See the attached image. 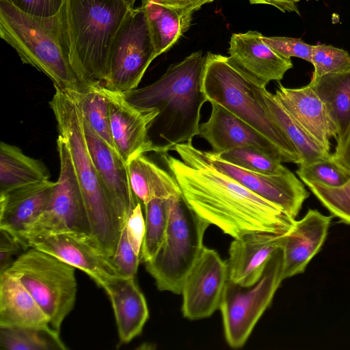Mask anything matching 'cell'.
Listing matches in <instances>:
<instances>
[{
    "instance_id": "obj_25",
    "label": "cell",
    "mask_w": 350,
    "mask_h": 350,
    "mask_svg": "<svg viewBox=\"0 0 350 350\" xmlns=\"http://www.w3.org/2000/svg\"><path fill=\"white\" fill-rule=\"evenodd\" d=\"M127 168L132 191L143 205L154 198H173L182 196L173 175L144 154L131 159L127 163Z\"/></svg>"
},
{
    "instance_id": "obj_13",
    "label": "cell",
    "mask_w": 350,
    "mask_h": 350,
    "mask_svg": "<svg viewBox=\"0 0 350 350\" xmlns=\"http://www.w3.org/2000/svg\"><path fill=\"white\" fill-rule=\"evenodd\" d=\"M25 240L29 247L46 252L82 270L101 288L111 279L122 276L112 258L91 236L64 232L30 236Z\"/></svg>"
},
{
    "instance_id": "obj_44",
    "label": "cell",
    "mask_w": 350,
    "mask_h": 350,
    "mask_svg": "<svg viewBox=\"0 0 350 350\" xmlns=\"http://www.w3.org/2000/svg\"><path fill=\"white\" fill-rule=\"evenodd\" d=\"M251 4H266L273 6L282 12H295L300 15L298 3L301 0H248Z\"/></svg>"
},
{
    "instance_id": "obj_33",
    "label": "cell",
    "mask_w": 350,
    "mask_h": 350,
    "mask_svg": "<svg viewBox=\"0 0 350 350\" xmlns=\"http://www.w3.org/2000/svg\"><path fill=\"white\" fill-rule=\"evenodd\" d=\"M217 154L234 165L257 173L274 175L288 170L280 160L254 146L238 147Z\"/></svg>"
},
{
    "instance_id": "obj_1",
    "label": "cell",
    "mask_w": 350,
    "mask_h": 350,
    "mask_svg": "<svg viewBox=\"0 0 350 350\" xmlns=\"http://www.w3.org/2000/svg\"><path fill=\"white\" fill-rule=\"evenodd\" d=\"M180 160L161 154L187 205L210 224L237 238L252 231L286 234L295 219L200 158L190 143L176 145Z\"/></svg>"
},
{
    "instance_id": "obj_9",
    "label": "cell",
    "mask_w": 350,
    "mask_h": 350,
    "mask_svg": "<svg viewBox=\"0 0 350 350\" xmlns=\"http://www.w3.org/2000/svg\"><path fill=\"white\" fill-rule=\"evenodd\" d=\"M283 250L278 247L267 262L260 278L250 286L228 280L219 310L226 340L232 348L243 347L266 309L283 278Z\"/></svg>"
},
{
    "instance_id": "obj_28",
    "label": "cell",
    "mask_w": 350,
    "mask_h": 350,
    "mask_svg": "<svg viewBox=\"0 0 350 350\" xmlns=\"http://www.w3.org/2000/svg\"><path fill=\"white\" fill-rule=\"evenodd\" d=\"M156 55L168 51L188 29L191 18L154 0H142Z\"/></svg>"
},
{
    "instance_id": "obj_19",
    "label": "cell",
    "mask_w": 350,
    "mask_h": 350,
    "mask_svg": "<svg viewBox=\"0 0 350 350\" xmlns=\"http://www.w3.org/2000/svg\"><path fill=\"white\" fill-rule=\"evenodd\" d=\"M286 234L252 231L234 238L227 261L228 280L242 286L255 283L273 254L282 246Z\"/></svg>"
},
{
    "instance_id": "obj_40",
    "label": "cell",
    "mask_w": 350,
    "mask_h": 350,
    "mask_svg": "<svg viewBox=\"0 0 350 350\" xmlns=\"http://www.w3.org/2000/svg\"><path fill=\"white\" fill-rule=\"evenodd\" d=\"M142 204L138 200L129 215L125 224L129 243L135 252L139 256L141 254L146 228Z\"/></svg>"
},
{
    "instance_id": "obj_36",
    "label": "cell",
    "mask_w": 350,
    "mask_h": 350,
    "mask_svg": "<svg viewBox=\"0 0 350 350\" xmlns=\"http://www.w3.org/2000/svg\"><path fill=\"white\" fill-rule=\"evenodd\" d=\"M310 63L314 66L312 79L342 72L350 68V55L342 49L324 44L313 45Z\"/></svg>"
},
{
    "instance_id": "obj_8",
    "label": "cell",
    "mask_w": 350,
    "mask_h": 350,
    "mask_svg": "<svg viewBox=\"0 0 350 350\" xmlns=\"http://www.w3.org/2000/svg\"><path fill=\"white\" fill-rule=\"evenodd\" d=\"M75 269L51 254L29 247L5 271L23 284L48 317L50 326L59 332L75 306Z\"/></svg>"
},
{
    "instance_id": "obj_41",
    "label": "cell",
    "mask_w": 350,
    "mask_h": 350,
    "mask_svg": "<svg viewBox=\"0 0 350 350\" xmlns=\"http://www.w3.org/2000/svg\"><path fill=\"white\" fill-rule=\"evenodd\" d=\"M20 10L38 16L57 14L65 0H7Z\"/></svg>"
},
{
    "instance_id": "obj_18",
    "label": "cell",
    "mask_w": 350,
    "mask_h": 350,
    "mask_svg": "<svg viewBox=\"0 0 350 350\" xmlns=\"http://www.w3.org/2000/svg\"><path fill=\"white\" fill-rule=\"evenodd\" d=\"M208 120L200 126V137L217 154L241 146H254L284 163L275 146L266 137L222 106L211 103Z\"/></svg>"
},
{
    "instance_id": "obj_14",
    "label": "cell",
    "mask_w": 350,
    "mask_h": 350,
    "mask_svg": "<svg viewBox=\"0 0 350 350\" xmlns=\"http://www.w3.org/2000/svg\"><path fill=\"white\" fill-rule=\"evenodd\" d=\"M228 280L227 261L217 251L204 247L183 283L182 312L189 320L207 318L219 309Z\"/></svg>"
},
{
    "instance_id": "obj_37",
    "label": "cell",
    "mask_w": 350,
    "mask_h": 350,
    "mask_svg": "<svg viewBox=\"0 0 350 350\" xmlns=\"http://www.w3.org/2000/svg\"><path fill=\"white\" fill-rule=\"evenodd\" d=\"M111 258L122 277L135 276L140 261V256L135 252L129 243L125 226L122 228L116 252Z\"/></svg>"
},
{
    "instance_id": "obj_12",
    "label": "cell",
    "mask_w": 350,
    "mask_h": 350,
    "mask_svg": "<svg viewBox=\"0 0 350 350\" xmlns=\"http://www.w3.org/2000/svg\"><path fill=\"white\" fill-rule=\"evenodd\" d=\"M198 156L214 168L228 176L241 185L273 204L290 217L295 219L309 192L304 184L290 170L274 175L252 172L220 159L213 152L195 147Z\"/></svg>"
},
{
    "instance_id": "obj_23",
    "label": "cell",
    "mask_w": 350,
    "mask_h": 350,
    "mask_svg": "<svg viewBox=\"0 0 350 350\" xmlns=\"http://www.w3.org/2000/svg\"><path fill=\"white\" fill-rule=\"evenodd\" d=\"M103 288L111 300L120 341L128 343L141 334L148 319L146 298L135 277L114 278Z\"/></svg>"
},
{
    "instance_id": "obj_4",
    "label": "cell",
    "mask_w": 350,
    "mask_h": 350,
    "mask_svg": "<svg viewBox=\"0 0 350 350\" xmlns=\"http://www.w3.org/2000/svg\"><path fill=\"white\" fill-rule=\"evenodd\" d=\"M0 36L24 64L46 75L55 86L79 91L88 85L70 64L60 10L53 16H38L0 0Z\"/></svg>"
},
{
    "instance_id": "obj_20",
    "label": "cell",
    "mask_w": 350,
    "mask_h": 350,
    "mask_svg": "<svg viewBox=\"0 0 350 350\" xmlns=\"http://www.w3.org/2000/svg\"><path fill=\"white\" fill-rule=\"evenodd\" d=\"M332 217L309 209L284 238V280L302 273L326 239Z\"/></svg>"
},
{
    "instance_id": "obj_22",
    "label": "cell",
    "mask_w": 350,
    "mask_h": 350,
    "mask_svg": "<svg viewBox=\"0 0 350 350\" xmlns=\"http://www.w3.org/2000/svg\"><path fill=\"white\" fill-rule=\"evenodd\" d=\"M55 185L48 180L0 194V228L21 239L46 209Z\"/></svg>"
},
{
    "instance_id": "obj_32",
    "label": "cell",
    "mask_w": 350,
    "mask_h": 350,
    "mask_svg": "<svg viewBox=\"0 0 350 350\" xmlns=\"http://www.w3.org/2000/svg\"><path fill=\"white\" fill-rule=\"evenodd\" d=\"M174 198H154L144 205L146 228L140 254L144 262L153 258L162 243Z\"/></svg>"
},
{
    "instance_id": "obj_16",
    "label": "cell",
    "mask_w": 350,
    "mask_h": 350,
    "mask_svg": "<svg viewBox=\"0 0 350 350\" xmlns=\"http://www.w3.org/2000/svg\"><path fill=\"white\" fill-rule=\"evenodd\" d=\"M83 126L91 159L123 228L138 201L130 185L127 164L116 150L93 131L84 119Z\"/></svg>"
},
{
    "instance_id": "obj_24",
    "label": "cell",
    "mask_w": 350,
    "mask_h": 350,
    "mask_svg": "<svg viewBox=\"0 0 350 350\" xmlns=\"http://www.w3.org/2000/svg\"><path fill=\"white\" fill-rule=\"evenodd\" d=\"M49 326L48 317L23 284L8 272L0 273V327Z\"/></svg>"
},
{
    "instance_id": "obj_39",
    "label": "cell",
    "mask_w": 350,
    "mask_h": 350,
    "mask_svg": "<svg viewBox=\"0 0 350 350\" xmlns=\"http://www.w3.org/2000/svg\"><path fill=\"white\" fill-rule=\"evenodd\" d=\"M29 247L14 234L0 228V273L5 271L12 263L13 257Z\"/></svg>"
},
{
    "instance_id": "obj_45",
    "label": "cell",
    "mask_w": 350,
    "mask_h": 350,
    "mask_svg": "<svg viewBox=\"0 0 350 350\" xmlns=\"http://www.w3.org/2000/svg\"><path fill=\"white\" fill-rule=\"evenodd\" d=\"M131 8H134L136 0H124Z\"/></svg>"
},
{
    "instance_id": "obj_11",
    "label": "cell",
    "mask_w": 350,
    "mask_h": 350,
    "mask_svg": "<svg viewBox=\"0 0 350 350\" xmlns=\"http://www.w3.org/2000/svg\"><path fill=\"white\" fill-rule=\"evenodd\" d=\"M57 148L60 161L59 176L46 209L22 234L25 243L26 237L34 235L70 232L92 237L69 148L60 135Z\"/></svg>"
},
{
    "instance_id": "obj_35",
    "label": "cell",
    "mask_w": 350,
    "mask_h": 350,
    "mask_svg": "<svg viewBox=\"0 0 350 350\" xmlns=\"http://www.w3.org/2000/svg\"><path fill=\"white\" fill-rule=\"evenodd\" d=\"M307 186L332 215L350 224V177L339 187H331L319 184H308Z\"/></svg>"
},
{
    "instance_id": "obj_7",
    "label": "cell",
    "mask_w": 350,
    "mask_h": 350,
    "mask_svg": "<svg viewBox=\"0 0 350 350\" xmlns=\"http://www.w3.org/2000/svg\"><path fill=\"white\" fill-rule=\"evenodd\" d=\"M210 223L185 202L172 199L167 230L156 254L144 262L159 291L180 295L185 280L204 248Z\"/></svg>"
},
{
    "instance_id": "obj_2",
    "label": "cell",
    "mask_w": 350,
    "mask_h": 350,
    "mask_svg": "<svg viewBox=\"0 0 350 350\" xmlns=\"http://www.w3.org/2000/svg\"><path fill=\"white\" fill-rule=\"evenodd\" d=\"M204 62L202 51L192 53L154 83L122 93L135 107L159 110L149 129L154 133V152L165 154L199 135L201 109L206 102L202 89Z\"/></svg>"
},
{
    "instance_id": "obj_27",
    "label": "cell",
    "mask_w": 350,
    "mask_h": 350,
    "mask_svg": "<svg viewBox=\"0 0 350 350\" xmlns=\"http://www.w3.org/2000/svg\"><path fill=\"white\" fill-rule=\"evenodd\" d=\"M50 173L40 161L17 146L0 144V194L26 185L48 180Z\"/></svg>"
},
{
    "instance_id": "obj_6",
    "label": "cell",
    "mask_w": 350,
    "mask_h": 350,
    "mask_svg": "<svg viewBox=\"0 0 350 350\" xmlns=\"http://www.w3.org/2000/svg\"><path fill=\"white\" fill-rule=\"evenodd\" d=\"M202 89L206 101L222 106L271 142L282 154L284 163L299 164V156L268 109L260 86L228 57L207 53Z\"/></svg>"
},
{
    "instance_id": "obj_31",
    "label": "cell",
    "mask_w": 350,
    "mask_h": 350,
    "mask_svg": "<svg viewBox=\"0 0 350 350\" xmlns=\"http://www.w3.org/2000/svg\"><path fill=\"white\" fill-rule=\"evenodd\" d=\"M0 347L5 350H67L59 332L46 327H0Z\"/></svg>"
},
{
    "instance_id": "obj_29",
    "label": "cell",
    "mask_w": 350,
    "mask_h": 350,
    "mask_svg": "<svg viewBox=\"0 0 350 350\" xmlns=\"http://www.w3.org/2000/svg\"><path fill=\"white\" fill-rule=\"evenodd\" d=\"M260 91L270 112L296 149L300 158L299 165H308L332 157L330 152L316 143L296 122L273 94L266 88L260 87Z\"/></svg>"
},
{
    "instance_id": "obj_38",
    "label": "cell",
    "mask_w": 350,
    "mask_h": 350,
    "mask_svg": "<svg viewBox=\"0 0 350 350\" xmlns=\"http://www.w3.org/2000/svg\"><path fill=\"white\" fill-rule=\"evenodd\" d=\"M263 40L276 53L286 57H298L310 63L313 45L301 38L284 36H264Z\"/></svg>"
},
{
    "instance_id": "obj_21",
    "label": "cell",
    "mask_w": 350,
    "mask_h": 350,
    "mask_svg": "<svg viewBox=\"0 0 350 350\" xmlns=\"http://www.w3.org/2000/svg\"><path fill=\"white\" fill-rule=\"evenodd\" d=\"M275 96L296 122L320 146L330 152V139L336 137V130L324 105L308 84L288 88L279 83Z\"/></svg>"
},
{
    "instance_id": "obj_5",
    "label": "cell",
    "mask_w": 350,
    "mask_h": 350,
    "mask_svg": "<svg viewBox=\"0 0 350 350\" xmlns=\"http://www.w3.org/2000/svg\"><path fill=\"white\" fill-rule=\"evenodd\" d=\"M49 105L59 135L66 141L82 193L93 239L112 258L122 227L105 193L89 153L81 111L70 94L55 86Z\"/></svg>"
},
{
    "instance_id": "obj_17",
    "label": "cell",
    "mask_w": 350,
    "mask_h": 350,
    "mask_svg": "<svg viewBox=\"0 0 350 350\" xmlns=\"http://www.w3.org/2000/svg\"><path fill=\"white\" fill-rule=\"evenodd\" d=\"M256 31L232 33L230 40L229 61L254 83L262 88L271 81L280 82L293 68L291 58L272 49Z\"/></svg>"
},
{
    "instance_id": "obj_30",
    "label": "cell",
    "mask_w": 350,
    "mask_h": 350,
    "mask_svg": "<svg viewBox=\"0 0 350 350\" xmlns=\"http://www.w3.org/2000/svg\"><path fill=\"white\" fill-rule=\"evenodd\" d=\"M67 92L77 103L85 122L109 146L117 152L111 132L108 99L102 84H88L81 90Z\"/></svg>"
},
{
    "instance_id": "obj_10",
    "label": "cell",
    "mask_w": 350,
    "mask_h": 350,
    "mask_svg": "<svg viewBox=\"0 0 350 350\" xmlns=\"http://www.w3.org/2000/svg\"><path fill=\"white\" fill-rule=\"evenodd\" d=\"M156 57L146 12L142 5L129 11L116 34L109 52L107 78L102 85L119 93L137 88Z\"/></svg>"
},
{
    "instance_id": "obj_15",
    "label": "cell",
    "mask_w": 350,
    "mask_h": 350,
    "mask_svg": "<svg viewBox=\"0 0 350 350\" xmlns=\"http://www.w3.org/2000/svg\"><path fill=\"white\" fill-rule=\"evenodd\" d=\"M104 90L109 106L113 140L123 161L127 164L135 157L154 152L148 133L159 110L135 107L125 99L122 93L105 88Z\"/></svg>"
},
{
    "instance_id": "obj_34",
    "label": "cell",
    "mask_w": 350,
    "mask_h": 350,
    "mask_svg": "<svg viewBox=\"0 0 350 350\" xmlns=\"http://www.w3.org/2000/svg\"><path fill=\"white\" fill-rule=\"evenodd\" d=\"M296 173L305 184H319L336 187L343 185L350 177V172L341 166L331 157L299 165Z\"/></svg>"
},
{
    "instance_id": "obj_3",
    "label": "cell",
    "mask_w": 350,
    "mask_h": 350,
    "mask_svg": "<svg viewBox=\"0 0 350 350\" xmlns=\"http://www.w3.org/2000/svg\"><path fill=\"white\" fill-rule=\"evenodd\" d=\"M131 8L124 0H65L60 9L70 64L85 84H103L113 40Z\"/></svg>"
},
{
    "instance_id": "obj_43",
    "label": "cell",
    "mask_w": 350,
    "mask_h": 350,
    "mask_svg": "<svg viewBox=\"0 0 350 350\" xmlns=\"http://www.w3.org/2000/svg\"><path fill=\"white\" fill-rule=\"evenodd\" d=\"M332 157L344 168L350 172V126L345 136L336 142Z\"/></svg>"
},
{
    "instance_id": "obj_42",
    "label": "cell",
    "mask_w": 350,
    "mask_h": 350,
    "mask_svg": "<svg viewBox=\"0 0 350 350\" xmlns=\"http://www.w3.org/2000/svg\"><path fill=\"white\" fill-rule=\"evenodd\" d=\"M162 5L174 9L185 16L192 17L194 12L204 4L214 0H154Z\"/></svg>"
},
{
    "instance_id": "obj_26",
    "label": "cell",
    "mask_w": 350,
    "mask_h": 350,
    "mask_svg": "<svg viewBox=\"0 0 350 350\" xmlns=\"http://www.w3.org/2000/svg\"><path fill=\"white\" fill-rule=\"evenodd\" d=\"M322 101L341 139L350 126V68L312 79L308 83Z\"/></svg>"
}]
</instances>
